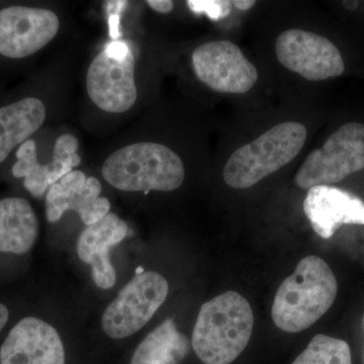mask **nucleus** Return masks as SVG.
I'll use <instances>...</instances> for the list:
<instances>
[{"label": "nucleus", "instance_id": "obj_1", "mask_svg": "<svg viewBox=\"0 0 364 364\" xmlns=\"http://www.w3.org/2000/svg\"><path fill=\"white\" fill-rule=\"evenodd\" d=\"M337 291L338 284L328 263L318 256H306L277 289L273 323L284 332L304 331L331 308Z\"/></svg>", "mask_w": 364, "mask_h": 364}, {"label": "nucleus", "instance_id": "obj_2", "mask_svg": "<svg viewBox=\"0 0 364 364\" xmlns=\"http://www.w3.org/2000/svg\"><path fill=\"white\" fill-rule=\"evenodd\" d=\"M254 326L252 308L236 291L203 304L193 331V348L205 364H231L245 350Z\"/></svg>", "mask_w": 364, "mask_h": 364}, {"label": "nucleus", "instance_id": "obj_3", "mask_svg": "<svg viewBox=\"0 0 364 364\" xmlns=\"http://www.w3.org/2000/svg\"><path fill=\"white\" fill-rule=\"evenodd\" d=\"M102 174L109 186L122 191H172L183 183L186 167L167 146L136 142L112 152L102 164Z\"/></svg>", "mask_w": 364, "mask_h": 364}, {"label": "nucleus", "instance_id": "obj_4", "mask_svg": "<svg viewBox=\"0 0 364 364\" xmlns=\"http://www.w3.org/2000/svg\"><path fill=\"white\" fill-rule=\"evenodd\" d=\"M306 127L287 122L272 127L253 142L235 151L224 168V181L231 188L255 186L298 156L305 145Z\"/></svg>", "mask_w": 364, "mask_h": 364}, {"label": "nucleus", "instance_id": "obj_5", "mask_svg": "<svg viewBox=\"0 0 364 364\" xmlns=\"http://www.w3.org/2000/svg\"><path fill=\"white\" fill-rule=\"evenodd\" d=\"M88 97L109 114L130 111L138 98L136 60L130 46L112 41L93 58L86 74Z\"/></svg>", "mask_w": 364, "mask_h": 364}, {"label": "nucleus", "instance_id": "obj_6", "mask_svg": "<svg viewBox=\"0 0 364 364\" xmlns=\"http://www.w3.org/2000/svg\"><path fill=\"white\" fill-rule=\"evenodd\" d=\"M364 169V124L347 123L313 151L296 172L294 183L301 189L330 186Z\"/></svg>", "mask_w": 364, "mask_h": 364}, {"label": "nucleus", "instance_id": "obj_7", "mask_svg": "<svg viewBox=\"0 0 364 364\" xmlns=\"http://www.w3.org/2000/svg\"><path fill=\"white\" fill-rule=\"evenodd\" d=\"M169 284L155 272L139 273L105 309L102 329L112 339L135 334L153 318L168 296Z\"/></svg>", "mask_w": 364, "mask_h": 364}, {"label": "nucleus", "instance_id": "obj_8", "mask_svg": "<svg viewBox=\"0 0 364 364\" xmlns=\"http://www.w3.org/2000/svg\"><path fill=\"white\" fill-rule=\"evenodd\" d=\"M275 53L282 66L311 81L338 77L345 70L341 53L323 36L291 28L280 33Z\"/></svg>", "mask_w": 364, "mask_h": 364}, {"label": "nucleus", "instance_id": "obj_9", "mask_svg": "<svg viewBox=\"0 0 364 364\" xmlns=\"http://www.w3.org/2000/svg\"><path fill=\"white\" fill-rule=\"evenodd\" d=\"M196 77L218 92H247L258 79L256 67L229 41L205 43L191 55Z\"/></svg>", "mask_w": 364, "mask_h": 364}, {"label": "nucleus", "instance_id": "obj_10", "mask_svg": "<svg viewBox=\"0 0 364 364\" xmlns=\"http://www.w3.org/2000/svg\"><path fill=\"white\" fill-rule=\"evenodd\" d=\"M55 11L41 7L14 6L0 11V55L23 59L52 42L59 32Z\"/></svg>", "mask_w": 364, "mask_h": 364}, {"label": "nucleus", "instance_id": "obj_11", "mask_svg": "<svg viewBox=\"0 0 364 364\" xmlns=\"http://www.w3.org/2000/svg\"><path fill=\"white\" fill-rule=\"evenodd\" d=\"M102 186L97 177H87L80 170H73L53 184L46 193V218L57 223L68 210L80 215L86 227L100 222L111 210V203L100 196Z\"/></svg>", "mask_w": 364, "mask_h": 364}, {"label": "nucleus", "instance_id": "obj_12", "mask_svg": "<svg viewBox=\"0 0 364 364\" xmlns=\"http://www.w3.org/2000/svg\"><path fill=\"white\" fill-rule=\"evenodd\" d=\"M64 344L58 331L35 317L21 320L0 348V364H65Z\"/></svg>", "mask_w": 364, "mask_h": 364}, {"label": "nucleus", "instance_id": "obj_13", "mask_svg": "<svg viewBox=\"0 0 364 364\" xmlns=\"http://www.w3.org/2000/svg\"><path fill=\"white\" fill-rule=\"evenodd\" d=\"M128 233V224L114 213H109L100 222L86 227L79 236L76 246L79 259L90 265L93 282L100 289H112L116 284L117 273L109 251Z\"/></svg>", "mask_w": 364, "mask_h": 364}, {"label": "nucleus", "instance_id": "obj_14", "mask_svg": "<svg viewBox=\"0 0 364 364\" xmlns=\"http://www.w3.org/2000/svg\"><path fill=\"white\" fill-rule=\"evenodd\" d=\"M304 210L314 231L323 239L331 238L342 225H364L363 200L332 186L309 189Z\"/></svg>", "mask_w": 364, "mask_h": 364}, {"label": "nucleus", "instance_id": "obj_15", "mask_svg": "<svg viewBox=\"0 0 364 364\" xmlns=\"http://www.w3.org/2000/svg\"><path fill=\"white\" fill-rule=\"evenodd\" d=\"M47 117V109L37 97H26L0 107V163L16 146L30 140Z\"/></svg>", "mask_w": 364, "mask_h": 364}, {"label": "nucleus", "instance_id": "obj_16", "mask_svg": "<svg viewBox=\"0 0 364 364\" xmlns=\"http://www.w3.org/2000/svg\"><path fill=\"white\" fill-rule=\"evenodd\" d=\"M39 236L37 215L25 198L0 200V252L25 254Z\"/></svg>", "mask_w": 364, "mask_h": 364}, {"label": "nucleus", "instance_id": "obj_17", "mask_svg": "<svg viewBox=\"0 0 364 364\" xmlns=\"http://www.w3.org/2000/svg\"><path fill=\"white\" fill-rule=\"evenodd\" d=\"M191 342L173 318L157 326L136 347L130 364H179L188 355Z\"/></svg>", "mask_w": 364, "mask_h": 364}, {"label": "nucleus", "instance_id": "obj_18", "mask_svg": "<svg viewBox=\"0 0 364 364\" xmlns=\"http://www.w3.org/2000/svg\"><path fill=\"white\" fill-rule=\"evenodd\" d=\"M18 161L14 163V176L25 177L23 186L36 198H42L51 186V164H41L38 160L37 145L33 139L21 144L16 153Z\"/></svg>", "mask_w": 364, "mask_h": 364}, {"label": "nucleus", "instance_id": "obj_19", "mask_svg": "<svg viewBox=\"0 0 364 364\" xmlns=\"http://www.w3.org/2000/svg\"><path fill=\"white\" fill-rule=\"evenodd\" d=\"M291 364H352L350 347L344 340L318 334Z\"/></svg>", "mask_w": 364, "mask_h": 364}, {"label": "nucleus", "instance_id": "obj_20", "mask_svg": "<svg viewBox=\"0 0 364 364\" xmlns=\"http://www.w3.org/2000/svg\"><path fill=\"white\" fill-rule=\"evenodd\" d=\"M79 141L72 134H62L55 143L51 164V186L73 171L81 163Z\"/></svg>", "mask_w": 364, "mask_h": 364}, {"label": "nucleus", "instance_id": "obj_21", "mask_svg": "<svg viewBox=\"0 0 364 364\" xmlns=\"http://www.w3.org/2000/svg\"><path fill=\"white\" fill-rule=\"evenodd\" d=\"M186 4L193 13L205 14L213 21L227 18L232 9V2L226 0H188Z\"/></svg>", "mask_w": 364, "mask_h": 364}, {"label": "nucleus", "instance_id": "obj_22", "mask_svg": "<svg viewBox=\"0 0 364 364\" xmlns=\"http://www.w3.org/2000/svg\"><path fill=\"white\" fill-rule=\"evenodd\" d=\"M146 4L150 6L153 11L160 14H169L173 9L174 2L171 0H147Z\"/></svg>", "mask_w": 364, "mask_h": 364}, {"label": "nucleus", "instance_id": "obj_23", "mask_svg": "<svg viewBox=\"0 0 364 364\" xmlns=\"http://www.w3.org/2000/svg\"><path fill=\"white\" fill-rule=\"evenodd\" d=\"M255 4L256 1H253V0H235L232 2V4L240 11H248V9H252Z\"/></svg>", "mask_w": 364, "mask_h": 364}, {"label": "nucleus", "instance_id": "obj_24", "mask_svg": "<svg viewBox=\"0 0 364 364\" xmlns=\"http://www.w3.org/2000/svg\"><path fill=\"white\" fill-rule=\"evenodd\" d=\"M9 310L4 304H0V331L4 329V326L6 325L9 321Z\"/></svg>", "mask_w": 364, "mask_h": 364}, {"label": "nucleus", "instance_id": "obj_25", "mask_svg": "<svg viewBox=\"0 0 364 364\" xmlns=\"http://www.w3.org/2000/svg\"><path fill=\"white\" fill-rule=\"evenodd\" d=\"M363 324H364V316H363Z\"/></svg>", "mask_w": 364, "mask_h": 364}]
</instances>
